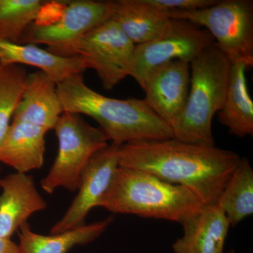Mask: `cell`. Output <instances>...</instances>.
Segmentation results:
<instances>
[{"mask_svg":"<svg viewBox=\"0 0 253 253\" xmlns=\"http://www.w3.org/2000/svg\"><path fill=\"white\" fill-rule=\"evenodd\" d=\"M241 158L237 153L215 145L194 144L174 138L129 143L121 145L118 151L119 166L184 186L206 205L217 204Z\"/></svg>","mask_w":253,"mask_h":253,"instance_id":"6da1fadb","label":"cell"},{"mask_svg":"<svg viewBox=\"0 0 253 253\" xmlns=\"http://www.w3.org/2000/svg\"><path fill=\"white\" fill-rule=\"evenodd\" d=\"M63 111L94 119L111 143L119 145L172 139L170 126L144 99H117L96 92L82 74L56 83Z\"/></svg>","mask_w":253,"mask_h":253,"instance_id":"7a4b0ae2","label":"cell"},{"mask_svg":"<svg viewBox=\"0 0 253 253\" xmlns=\"http://www.w3.org/2000/svg\"><path fill=\"white\" fill-rule=\"evenodd\" d=\"M194 192L143 171L119 166L99 207L115 214L184 222L205 206Z\"/></svg>","mask_w":253,"mask_h":253,"instance_id":"3957f363","label":"cell"},{"mask_svg":"<svg viewBox=\"0 0 253 253\" xmlns=\"http://www.w3.org/2000/svg\"><path fill=\"white\" fill-rule=\"evenodd\" d=\"M231 62L215 42L190 63L191 81L185 107L170 126L174 139L214 146L212 123L225 100Z\"/></svg>","mask_w":253,"mask_h":253,"instance_id":"277c9868","label":"cell"},{"mask_svg":"<svg viewBox=\"0 0 253 253\" xmlns=\"http://www.w3.org/2000/svg\"><path fill=\"white\" fill-rule=\"evenodd\" d=\"M59 149L41 186L48 194L58 188L77 191L82 173L92 156L109 145L100 128L86 122L81 115L63 111L54 128Z\"/></svg>","mask_w":253,"mask_h":253,"instance_id":"5b68a950","label":"cell"},{"mask_svg":"<svg viewBox=\"0 0 253 253\" xmlns=\"http://www.w3.org/2000/svg\"><path fill=\"white\" fill-rule=\"evenodd\" d=\"M169 18L183 19L207 30L231 63L253 65V1L223 0L204 9L173 13Z\"/></svg>","mask_w":253,"mask_h":253,"instance_id":"8992f818","label":"cell"},{"mask_svg":"<svg viewBox=\"0 0 253 253\" xmlns=\"http://www.w3.org/2000/svg\"><path fill=\"white\" fill-rule=\"evenodd\" d=\"M135 44L110 19L86 33L56 55L84 59L96 71L103 87L111 90L129 76Z\"/></svg>","mask_w":253,"mask_h":253,"instance_id":"52a82bcc","label":"cell"},{"mask_svg":"<svg viewBox=\"0 0 253 253\" xmlns=\"http://www.w3.org/2000/svg\"><path fill=\"white\" fill-rule=\"evenodd\" d=\"M214 42V38L207 30L186 20L170 18L161 36L135 46L129 76L141 87L146 76L154 68L173 60L191 63Z\"/></svg>","mask_w":253,"mask_h":253,"instance_id":"ba28073f","label":"cell"},{"mask_svg":"<svg viewBox=\"0 0 253 253\" xmlns=\"http://www.w3.org/2000/svg\"><path fill=\"white\" fill-rule=\"evenodd\" d=\"M112 1L75 0L65 4L59 17L54 22L31 23L18 44H44L56 54L78 38L109 21Z\"/></svg>","mask_w":253,"mask_h":253,"instance_id":"9c48e42d","label":"cell"},{"mask_svg":"<svg viewBox=\"0 0 253 253\" xmlns=\"http://www.w3.org/2000/svg\"><path fill=\"white\" fill-rule=\"evenodd\" d=\"M121 146L111 143L92 156L82 173L77 196L63 217L51 227V234L84 225L91 210L99 207L119 167L118 151Z\"/></svg>","mask_w":253,"mask_h":253,"instance_id":"30bf717a","label":"cell"},{"mask_svg":"<svg viewBox=\"0 0 253 253\" xmlns=\"http://www.w3.org/2000/svg\"><path fill=\"white\" fill-rule=\"evenodd\" d=\"M191 81L190 63L173 60L154 68L143 85L145 101L160 118L174 123L185 107Z\"/></svg>","mask_w":253,"mask_h":253,"instance_id":"8fae6325","label":"cell"},{"mask_svg":"<svg viewBox=\"0 0 253 253\" xmlns=\"http://www.w3.org/2000/svg\"><path fill=\"white\" fill-rule=\"evenodd\" d=\"M0 239H11L34 213L47 208L33 176L16 172L0 179Z\"/></svg>","mask_w":253,"mask_h":253,"instance_id":"7c38bea8","label":"cell"},{"mask_svg":"<svg viewBox=\"0 0 253 253\" xmlns=\"http://www.w3.org/2000/svg\"><path fill=\"white\" fill-rule=\"evenodd\" d=\"M183 235L172 244L174 253H224L230 224L217 204L205 205L181 223Z\"/></svg>","mask_w":253,"mask_h":253,"instance_id":"4fadbf2b","label":"cell"},{"mask_svg":"<svg viewBox=\"0 0 253 253\" xmlns=\"http://www.w3.org/2000/svg\"><path fill=\"white\" fill-rule=\"evenodd\" d=\"M48 131L34 123L11 119L0 148V163L25 174L40 169L44 162Z\"/></svg>","mask_w":253,"mask_h":253,"instance_id":"5bb4252c","label":"cell"},{"mask_svg":"<svg viewBox=\"0 0 253 253\" xmlns=\"http://www.w3.org/2000/svg\"><path fill=\"white\" fill-rule=\"evenodd\" d=\"M63 112L56 83L42 71L28 75L12 119L33 123L50 131L54 129Z\"/></svg>","mask_w":253,"mask_h":253,"instance_id":"9a60e30c","label":"cell"},{"mask_svg":"<svg viewBox=\"0 0 253 253\" xmlns=\"http://www.w3.org/2000/svg\"><path fill=\"white\" fill-rule=\"evenodd\" d=\"M0 64L28 65L40 69L56 83L76 74H82L87 65L80 56L64 57L33 44L0 40Z\"/></svg>","mask_w":253,"mask_h":253,"instance_id":"2e32d148","label":"cell"},{"mask_svg":"<svg viewBox=\"0 0 253 253\" xmlns=\"http://www.w3.org/2000/svg\"><path fill=\"white\" fill-rule=\"evenodd\" d=\"M111 19L136 46L161 36L170 18L146 0H116L112 1Z\"/></svg>","mask_w":253,"mask_h":253,"instance_id":"e0dca14e","label":"cell"},{"mask_svg":"<svg viewBox=\"0 0 253 253\" xmlns=\"http://www.w3.org/2000/svg\"><path fill=\"white\" fill-rule=\"evenodd\" d=\"M250 67L246 61L231 63L225 100L218 112L219 122L239 138L253 135V102L246 76Z\"/></svg>","mask_w":253,"mask_h":253,"instance_id":"ac0fdd59","label":"cell"},{"mask_svg":"<svg viewBox=\"0 0 253 253\" xmlns=\"http://www.w3.org/2000/svg\"><path fill=\"white\" fill-rule=\"evenodd\" d=\"M113 219L76 228L58 234L44 236L32 231L28 223L18 231L20 253H68L76 246L89 244L99 237L113 222Z\"/></svg>","mask_w":253,"mask_h":253,"instance_id":"d6986e66","label":"cell"},{"mask_svg":"<svg viewBox=\"0 0 253 253\" xmlns=\"http://www.w3.org/2000/svg\"><path fill=\"white\" fill-rule=\"evenodd\" d=\"M217 204L231 226L238 225L253 214V170L247 158H241L221 193Z\"/></svg>","mask_w":253,"mask_h":253,"instance_id":"ffe728a7","label":"cell"},{"mask_svg":"<svg viewBox=\"0 0 253 253\" xmlns=\"http://www.w3.org/2000/svg\"><path fill=\"white\" fill-rule=\"evenodd\" d=\"M47 1L0 0V40L18 43L26 28L36 21Z\"/></svg>","mask_w":253,"mask_h":253,"instance_id":"44dd1931","label":"cell"},{"mask_svg":"<svg viewBox=\"0 0 253 253\" xmlns=\"http://www.w3.org/2000/svg\"><path fill=\"white\" fill-rule=\"evenodd\" d=\"M27 77L23 66L0 64V148L22 96Z\"/></svg>","mask_w":253,"mask_h":253,"instance_id":"7402d4cb","label":"cell"},{"mask_svg":"<svg viewBox=\"0 0 253 253\" xmlns=\"http://www.w3.org/2000/svg\"><path fill=\"white\" fill-rule=\"evenodd\" d=\"M148 4L168 15L173 13L209 7L217 2L218 0H146Z\"/></svg>","mask_w":253,"mask_h":253,"instance_id":"603a6c76","label":"cell"},{"mask_svg":"<svg viewBox=\"0 0 253 253\" xmlns=\"http://www.w3.org/2000/svg\"><path fill=\"white\" fill-rule=\"evenodd\" d=\"M0 253H20L18 244L11 239H0Z\"/></svg>","mask_w":253,"mask_h":253,"instance_id":"cb8c5ba5","label":"cell"},{"mask_svg":"<svg viewBox=\"0 0 253 253\" xmlns=\"http://www.w3.org/2000/svg\"><path fill=\"white\" fill-rule=\"evenodd\" d=\"M224 253H236L235 252V251H234V250H230V251H227V252H225Z\"/></svg>","mask_w":253,"mask_h":253,"instance_id":"d4e9b609","label":"cell"}]
</instances>
